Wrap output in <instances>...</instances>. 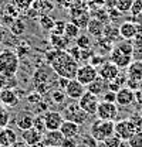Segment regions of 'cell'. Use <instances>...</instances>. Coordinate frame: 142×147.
<instances>
[{
    "label": "cell",
    "instance_id": "cell-1",
    "mask_svg": "<svg viewBox=\"0 0 142 147\" xmlns=\"http://www.w3.org/2000/svg\"><path fill=\"white\" fill-rule=\"evenodd\" d=\"M46 62L51 67L57 76L67 79H75L77 71L80 68L78 62L68 54V51H57L54 48L46 53Z\"/></svg>",
    "mask_w": 142,
    "mask_h": 147
},
{
    "label": "cell",
    "instance_id": "cell-2",
    "mask_svg": "<svg viewBox=\"0 0 142 147\" xmlns=\"http://www.w3.org/2000/svg\"><path fill=\"white\" fill-rule=\"evenodd\" d=\"M55 75L57 74L51 69V67H40L37 68L33 74V86H34V91H37L38 93H41L43 96L53 92L54 89H57V81H58V76L55 79Z\"/></svg>",
    "mask_w": 142,
    "mask_h": 147
},
{
    "label": "cell",
    "instance_id": "cell-3",
    "mask_svg": "<svg viewBox=\"0 0 142 147\" xmlns=\"http://www.w3.org/2000/svg\"><path fill=\"white\" fill-rule=\"evenodd\" d=\"M20 68L18 55L12 50L0 51V76L12 78L17 74Z\"/></svg>",
    "mask_w": 142,
    "mask_h": 147
},
{
    "label": "cell",
    "instance_id": "cell-4",
    "mask_svg": "<svg viewBox=\"0 0 142 147\" xmlns=\"http://www.w3.org/2000/svg\"><path fill=\"white\" fill-rule=\"evenodd\" d=\"M89 134L97 142H105L108 137L115 134V122L97 119L89 126Z\"/></svg>",
    "mask_w": 142,
    "mask_h": 147
},
{
    "label": "cell",
    "instance_id": "cell-5",
    "mask_svg": "<svg viewBox=\"0 0 142 147\" xmlns=\"http://www.w3.org/2000/svg\"><path fill=\"white\" fill-rule=\"evenodd\" d=\"M61 115H63L64 120H71V122L77 123L78 126L85 125L89 119V115L85 112V110L81 109L80 105H78L77 102H70V103H67L66 108H64V110L61 112Z\"/></svg>",
    "mask_w": 142,
    "mask_h": 147
},
{
    "label": "cell",
    "instance_id": "cell-6",
    "mask_svg": "<svg viewBox=\"0 0 142 147\" xmlns=\"http://www.w3.org/2000/svg\"><path fill=\"white\" fill-rule=\"evenodd\" d=\"M137 130H138V126L131 119H124V120H119L115 123V134L122 142H128Z\"/></svg>",
    "mask_w": 142,
    "mask_h": 147
},
{
    "label": "cell",
    "instance_id": "cell-7",
    "mask_svg": "<svg viewBox=\"0 0 142 147\" xmlns=\"http://www.w3.org/2000/svg\"><path fill=\"white\" fill-rule=\"evenodd\" d=\"M97 117L101 120H115L118 116V105L112 103V102H104L101 100L98 103V109H97Z\"/></svg>",
    "mask_w": 142,
    "mask_h": 147
},
{
    "label": "cell",
    "instance_id": "cell-8",
    "mask_svg": "<svg viewBox=\"0 0 142 147\" xmlns=\"http://www.w3.org/2000/svg\"><path fill=\"white\" fill-rule=\"evenodd\" d=\"M98 78V69L95 67H92L91 64H84V65H80L78 71H77V76L75 79L78 82H81L84 86L89 85L92 81H95Z\"/></svg>",
    "mask_w": 142,
    "mask_h": 147
},
{
    "label": "cell",
    "instance_id": "cell-9",
    "mask_svg": "<svg viewBox=\"0 0 142 147\" xmlns=\"http://www.w3.org/2000/svg\"><path fill=\"white\" fill-rule=\"evenodd\" d=\"M98 103H100V99H98V96L92 95V93H91V92H88V91L85 92V93H84V95L80 98V100H78V105H80V108H81L83 110H85L89 116L97 113V109H98Z\"/></svg>",
    "mask_w": 142,
    "mask_h": 147
},
{
    "label": "cell",
    "instance_id": "cell-10",
    "mask_svg": "<svg viewBox=\"0 0 142 147\" xmlns=\"http://www.w3.org/2000/svg\"><path fill=\"white\" fill-rule=\"evenodd\" d=\"M108 58H109V61L114 62L119 69H121V68H128V65L132 62V55H128V54H125V53H122L117 45H114V48H112V51L109 53Z\"/></svg>",
    "mask_w": 142,
    "mask_h": 147
},
{
    "label": "cell",
    "instance_id": "cell-11",
    "mask_svg": "<svg viewBox=\"0 0 142 147\" xmlns=\"http://www.w3.org/2000/svg\"><path fill=\"white\" fill-rule=\"evenodd\" d=\"M64 142V136L60 130H47L43 134V140L41 144L38 147H46V146H54V147H61Z\"/></svg>",
    "mask_w": 142,
    "mask_h": 147
},
{
    "label": "cell",
    "instance_id": "cell-12",
    "mask_svg": "<svg viewBox=\"0 0 142 147\" xmlns=\"http://www.w3.org/2000/svg\"><path fill=\"white\" fill-rule=\"evenodd\" d=\"M44 122H46V127L47 130H60L64 117L61 115V112L58 110H47L44 115Z\"/></svg>",
    "mask_w": 142,
    "mask_h": 147
},
{
    "label": "cell",
    "instance_id": "cell-13",
    "mask_svg": "<svg viewBox=\"0 0 142 147\" xmlns=\"http://www.w3.org/2000/svg\"><path fill=\"white\" fill-rule=\"evenodd\" d=\"M20 102V96L13 88H1L0 89V103L3 106L16 108Z\"/></svg>",
    "mask_w": 142,
    "mask_h": 147
},
{
    "label": "cell",
    "instance_id": "cell-14",
    "mask_svg": "<svg viewBox=\"0 0 142 147\" xmlns=\"http://www.w3.org/2000/svg\"><path fill=\"white\" fill-rule=\"evenodd\" d=\"M121 74V69L111 61H105L100 68H98V76H101L102 79H105L106 82L114 81L118 75Z\"/></svg>",
    "mask_w": 142,
    "mask_h": 147
},
{
    "label": "cell",
    "instance_id": "cell-15",
    "mask_svg": "<svg viewBox=\"0 0 142 147\" xmlns=\"http://www.w3.org/2000/svg\"><path fill=\"white\" fill-rule=\"evenodd\" d=\"M85 92H87V88L81 82H78L77 79H70V82L66 88V95L71 100H80V98Z\"/></svg>",
    "mask_w": 142,
    "mask_h": 147
},
{
    "label": "cell",
    "instance_id": "cell-16",
    "mask_svg": "<svg viewBox=\"0 0 142 147\" xmlns=\"http://www.w3.org/2000/svg\"><path fill=\"white\" fill-rule=\"evenodd\" d=\"M21 140L29 147L40 146L41 144V140H43V134L40 131H37L34 127L27 129V130H23L21 131Z\"/></svg>",
    "mask_w": 142,
    "mask_h": 147
},
{
    "label": "cell",
    "instance_id": "cell-17",
    "mask_svg": "<svg viewBox=\"0 0 142 147\" xmlns=\"http://www.w3.org/2000/svg\"><path fill=\"white\" fill-rule=\"evenodd\" d=\"M87 34L89 37H92V38H101V37L104 36V30H105V23H102L101 20H98V18H94L91 17L88 21V24H87Z\"/></svg>",
    "mask_w": 142,
    "mask_h": 147
},
{
    "label": "cell",
    "instance_id": "cell-18",
    "mask_svg": "<svg viewBox=\"0 0 142 147\" xmlns=\"http://www.w3.org/2000/svg\"><path fill=\"white\" fill-rule=\"evenodd\" d=\"M132 103H135V91L129 89L128 86H124L117 92V105L118 106H131Z\"/></svg>",
    "mask_w": 142,
    "mask_h": 147
},
{
    "label": "cell",
    "instance_id": "cell-19",
    "mask_svg": "<svg viewBox=\"0 0 142 147\" xmlns=\"http://www.w3.org/2000/svg\"><path fill=\"white\" fill-rule=\"evenodd\" d=\"M71 41L72 40H70L64 34H50V44L57 51H67L70 48Z\"/></svg>",
    "mask_w": 142,
    "mask_h": 147
},
{
    "label": "cell",
    "instance_id": "cell-20",
    "mask_svg": "<svg viewBox=\"0 0 142 147\" xmlns=\"http://www.w3.org/2000/svg\"><path fill=\"white\" fill-rule=\"evenodd\" d=\"M85 88H87V91L91 92V93L95 95V96H102V95L108 91V82H106L105 79H102L101 76H98L95 81H92Z\"/></svg>",
    "mask_w": 142,
    "mask_h": 147
},
{
    "label": "cell",
    "instance_id": "cell-21",
    "mask_svg": "<svg viewBox=\"0 0 142 147\" xmlns=\"http://www.w3.org/2000/svg\"><path fill=\"white\" fill-rule=\"evenodd\" d=\"M60 131L63 133V136L66 139H78V134H80V126L71 120H64Z\"/></svg>",
    "mask_w": 142,
    "mask_h": 147
},
{
    "label": "cell",
    "instance_id": "cell-22",
    "mask_svg": "<svg viewBox=\"0 0 142 147\" xmlns=\"http://www.w3.org/2000/svg\"><path fill=\"white\" fill-rule=\"evenodd\" d=\"M118 30H119V36L122 40H134L137 36V23L126 20L124 23H121Z\"/></svg>",
    "mask_w": 142,
    "mask_h": 147
},
{
    "label": "cell",
    "instance_id": "cell-23",
    "mask_svg": "<svg viewBox=\"0 0 142 147\" xmlns=\"http://www.w3.org/2000/svg\"><path fill=\"white\" fill-rule=\"evenodd\" d=\"M126 76L129 79L142 82V61L141 59H135V61H132L128 65V68H126Z\"/></svg>",
    "mask_w": 142,
    "mask_h": 147
},
{
    "label": "cell",
    "instance_id": "cell-24",
    "mask_svg": "<svg viewBox=\"0 0 142 147\" xmlns=\"http://www.w3.org/2000/svg\"><path fill=\"white\" fill-rule=\"evenodd\" d=\"M33 120H34V116H33L31 112H21L16 117V126L21 131L27 130V129H31L33 127Z\"/></svg>",
    "mask_w": 142,
    "mask_h": 147
},
{
    "label": "cell",
    "instance_id": "cell-25",
    "mask_svg": "<svg viewBox=\"0 0 142 147\" xmlns=\"http://www.w3.org/2000/svg\"><path fill=\"white\" fill-rule=\"evenodd\" d=\"M17 142V134L13 129L10 127H3L0 131V146L10 147L13 143Z\"/></svg>",
    "mask_w": 142,
    "mask_h": 147
},
{
    "label": "cell",
    "instance_id": "cell-26",
    "mask_svg": "<svg viewBox=\"0 0 142 147\" xmlns=\"http://www.w3.org/2000/svg\"><path fill=\"white\" fill-rule=\"evenodd\" d=\"M9 28H10V33H12L13 36H16V37H21L24 33H26V30H27L24 20H21L20 17L16 18V20L12 23V26H10Z\"/></svg>",
    "mask_w": 142,
    "mask_h": 147
},
{
    "label": "cell",
    "instance_id": "cell-27",
    "mask_svg": "<svg viewBox=\"0 0 142 147\" xmlns=\"http://www.w3.org/2000/svg\"><path fill=\"white\" fill-rule=\"evenodd\" d=\"M104 38H106L108 41H111L112 44H115L121 36H119V30H118V27H115V26H109V24H105V30H104Z\"/></svg>",
    "mask_w": 142,
    "mask_h": 147
},
{
    "label": "cell",
    "instance_id": "cell-28",
    "mask_svg": "<svg viewBox=\"0 0 142 147\" xmlns=\"http://www.w3.org/2000/svg\"><path fill=\"white\" fill-rule=\"evenodd\" d=\"M75 45L80 50H91L92 48V40L88 34H80L75 38Z\"/></svg>",
    "mask_w": 142,
    "mask_h": 147
},
{
    "label": "cell",
    "instance_id": "cell-29",
    "mask_svg": "<svg viewBox=\"0 0 142 147\" xmlns=\"http://www.w3.org/2000/svg\"><path fill=\"white\" fill-rule=\"evenodd\" d=\"M38 23H40V27H41V30H44V31H50L51 33V30H53L54 27V18L50 17L48 14H43V16H40L38 18Z\"/></svg>",
    "mask_w": 142,
    "mask_h": 147
},
{
    "label": "cell",
    "instance_id": "cell-30",
    "mask_svg": "<svg viewBox=\"0 0 142 147\" xmlns=\"http://www.w3.org/2000/svg\"><path fill=\"white\" fill-rule=\"evenodd\" d=\"M112 1H114V7L118 11H121L122 14L129 13V10L132 7V3H134V0H112Z\"/></svg>",
    "mask_w": 142,
    "mask_h": 147
},
{
    "label": "cell",
    "instance_id": "cell-31",
    "mask_svg": "<svg viewBox=\"0 0 142 147\" xmlns=\"http://www.w3.org/2000/svg\"><path fill=\"white\" fill-rule=\"evenodd\" d=\"M64 36L68 37L70 40H75L77 37L80 36V27H77L74 23L67 21L66 24V30H64Z\"/></svg>",
    "mask_w": 142,
    "mask_h": 147
},
{
    "label": "cell",
    "instance_id": "cell-32",
    "mask_svg": "<svg viewBox=\"0 0 142 147\" xmlns=\"http://www.w3.org/2000/svg\"><path fill=\"white\" fill-rule=\"evenodd\" d=\"M33 127L40 131L41 134H44L47 131V127H46V122H44V116L43 115H34V120H33Z\"/></svg>",
    "mask_w": 142,
    "mask_h": 147
},
{
    "label": "cell",
    "instance_id": "cell-33",
    "mask_svg": "<svg viewBox=\"0 0 142 147\" xmlns=\"http://www.w3.org/2000/svg\"><path fill=\"white\" fill-rule=\"evenodd\" d=\"M3 14H4V16H9V17H12V18H18L20 17V10L16 7L14 3H9V4L4 6Z\"/></svg>",
    "mask_w": 142,
    "mask_h": 147
},
{
    "label": "cell",
    "instance_id": "cell-34",
    "mask_svg": "<svg viewBox=\"0 0 142 147\" xmlns=\"http://www.w3.org/2000/svg\"><path fill=\"white\" fill-rule=\"evenodd\" d=\"M126 143L129 147H142V130H137Z\"/></svg>",
    "mask_w": 142,
    "mask_h": 147
},
{
    "label": "cell",
    "instance_id": "cell-35",
    "mask_svg": "<svg viewBox=\"0 0 142 147\" xmlns=\"http://www.w3.org/2000/svg\"><path fill=\"white\" fill-rule=\"evenodd\" d=\"M117 47L128 55H134V44L131 42V40H124L121 42H117Z\"/></svg>",
    "mask_w": 142,
    "mask_h": 147
},
{
    "label": "cell",
    "instance_id": "cell-36",
    "mask_svg": "<svg viewBox=\"0 0 142 147\" xmlns=\"http://www.w3.org/2000/svg\"><path fill=\"white\" fill-rule=\"evenodd\" d=\"M66 98H67V95H66V91H63V89H54L51 92V99H53L54 103H57V105H61L63 102H66Z\"/></svg>",
    "mask_w": 142,
    "mask_h": 147
},
{
    "label": "cell",
    "instance_id": "cell-37",
    "mask_svg": "<svg viewBox=\"0 0 142 147\" xmlns=\"http://www.w3.org/2000/svg\"><path fill=\"white\" fill-rule=\"evenodd\" d=\"M13 3L16 4V7L20 10V13H24V11H27L29 9L33 7L34 0H13Z\"/></svg>",
    "mask_w": 142,
    "mask_h": 147
},
{
    "label": "cell",
    "instance_id": "cell-38",
    "mask_svg": "<svg viewBox=\"0 0 142 147\" xmlns=\"http://www.w3.org/2000/svg\"><path fill=\"white\" fill-rule=\"evenodd\" d=\"M95 11H97V13H92V14H91L94 18H98V20H101V21H102V23H105V24L109 21L108 10H105V9H102V7H101V9H97Z\"/></svg>",
    "mask_w": 142,
    "mask_h": 147
},
{
    "label": "cell",
    "instance_id": "cell-39",
    "mask_svg": "<svg viewBox=\"0 0 142 147\" xmlns=\"http://www.w3.org/2000/svg\"><path fill=\"white\" fill-rule=\"evenodd\" d=\"M78 142L83 143V144H85V146H88V147H97L98 146V142H97L91 134H83V136L80 137Z\"/></svg>",
    "mask_w": 142,
    "mask_h": 147
},
{
    "label": "cell",
    "instance_id": "cell-40",
    "mask_svg": "<svg viewBox=\"0 0 142 147\" xmlns=\"http://www.w3.org/2000/svg\"><path fill=\"white\" fill-rule=\"evenodd\" d=\"M10 122V113L9 110H6L4 108H0V127H7Z\"/></svg>",
    "mask_w": 142,
    "mask_h": 147
},
{
    "label": "cell",
    "instance_id": "cell-41",
    "mask_svg": "<svg viewBox=\"0 0 142 147\" xmlns=\"http://www.w3.org/2000/svg\"><path fill=\"white\" fill-rule=\"evenodd\" d=\"M26 100H27L30 105H37L38 102H41V100H43V95H41V93H38L37 91H33L31 93H29V95H27Z\"/></svg>",
    "mask_w": 142,
    "mask_h": 147
},
{
    "label": "cell",
    "instance_id": "cell-42",
    "mask_svg": "<svg viewBox=\"0 0 142 147\" xmlns=\"http://www.w3.org/2000/svg\"><path fill=\"white\" fill-rule=\"evenodd\" d=\"M106 147H121L122 144V140L117 136V134H114V136H111V137H108L105 142H102Z\"/></svg>",
    "mask_w": 142,
    "mask_h": 147
},
{
    "label": "cell",
    "instance_id": "cell-43",
    "mask_svg": "<svg viewBox=\"0 0 142 147\" xmlns=\"http://www.w3.org/2000/svg\"><path fill=\"white\" fill-rule=\"evenodd\" d=\"M66 24H67V21H64V20H57V21L54 23V27H53V30H51V34H64Z\"/></svg>",
    "mask_w": 142,
    "mask_h": 147
},
{
    "label": "cell",
    "instance_id": "cell-44",
    "mask_svg": "<svg viewBox=\"0 0 142 147\" xmlns=\"http://www.w3.org/2000/svg\"><path fill=\"white\" fill-rule=\"evenodd\" d=\"M129 13H131L134 17H138L139 14H142V0H134Z\"/></svg>",
    "mask_w": 142,
    "mask_h": 147
},
{
    "label": "cell",
    "instance_id": "cell-45",
    "mask_svg": "<svg viewBox=\"0 0 142 147\" xmlns=\"http://www.w3.org/2000/svg\"><path fill=\"white\" fill-rule=\"evenodd\" d=\"M104 62H105V58H104V55H100V54H97V53H95V54H94V57L89 59L88 64H91L92 67H95V68L98 69V68H100V67H101Z\"/></svg>",
    "mask_w": 142,
    "mask_h": 147
},
{
    "label": "cell",
    "instance_id": "cell-46",
    "mask_svg": "<svg viewBox=\"0 0 142 147\" xmlns=\"http://www.w3.org/2000/svg\"><path fill=\"white\" fill-rule=\"evenodd\" d=\"M67 51H68V54H70L71 57H72V58H74V59L77 61V62H81V50H80V48H78L77 45H74V47H70V48H68Z\"/></svg>",
    "mask_w": 142,
    "mask_h": 147
},
{
    "label": "cell",
    "instance_id": "cell-47",
    "mask_svg": "<svg viewBox=\"0 0 142 147\" xmlns=\"http://www.w3.org/2000/svg\"><path fill=\"white\" fill-rule=\"evenodd\" d=\"M36 108H34V112H36V115H44L47 110H50L48 109V105L44 102V100H41V102H38L37 105H34Z\"/></svg>",
    "mask_w": 142,
    "mask_h": 147
},
{
    "label": "cell",
    "instance_id": "cell-48",
    "mask_svg": "<svg viewBox=\"0 0 142 147\" xmlns=\"http://www.w3.org/2000/svg\"><path fill=\"white\" fill-rule=\"evenodd\" d=\"M104 102H112V103H117V92H112V91H108L101 96Z\"/></svg>",
    "mask_w": 142,
    "mask_h": 147
},
{
    "label": "cell",
    "instance_id": "cell-49",
    "mask_svg": "<svg viewBox=\"0 0 142 147\" xmlns=\"http://www.w3.org/2000/svg\"><path fill=\"white\" fill-rule=\"evenodd\" d=\"M105 1L106 0H87V6L92 7V9H101L105 6Z\"/></svg>",
    "mask_w": 142,
    "mask_h": 147
},
{
    "label": "cell",
    "instance_id": "cell-50",
    "mask_svg": "<svg viewBox=\"0 0 142 147\" xmlns=\"http://www.w3.org/2000/svg\"><path fill=\"white\" fill-rule=\"evenodd\" d=\"M68 82H70V79L58 76V81H57V88H58V89H63V91H66V88H67Z\"/></svg>",
    "mask_w": 142,
    "mask_h": 147
},
{
    "label": "cell",
    "instance_id": "cell-51",
    "mask_svg": "<svg viewBox=\"0 0 142 147\" xmlns=\"http://www.w3.org/2000/svg\"><path fill=\"white\" fill-rule=\"evenodd\" d=\"M139 84L141 82H138V81H134V79H126V85L125 86H128L129 89H132V91H138L139 89Z\"/></svg>",
    "mask_w": 142,
    "mask_h": 147
},
{
    "label": "cell",
    "instance_id": "cell-52",
    "mask_svg": "<svg viewBox=\"0 0 142 147\" xmlns=\"http://www.w3.org/2000/svg\"><path fill=\"white\" fill-rule=\"evenodd\" d=\"M77 146H78V140L77 139H66L64 137V142H63L61 147H77Z\"/></svg>",
    "mask_w": 142,
    "mask_h": 147
},
{
    "label": "cell",
    "instance_id": "cell-53",
    "mask_svg": "<svg viewBox=\"0 0 142 147\" xmlns=\"http://www.w3.org/2000/svg\"><path fill=\"white\" fill-rule=\"evenodd\" d=\"M135 102L142 105V88H139L138 91H135Z\"/></svg>",
    "mask_w": 142,
    "mask_h": 147
},
{
    "label": "cell",
    "instance_id": "cell-54",
    "mask_svg": "<svg viewBox=\"0 0 142 147\" xmlns=\"http://www.w3.org/2000/svg\"><path fill=\"white\" fill-rule=\"evenodd\" d=\"M61 6H66V7H71L72 4H74V1L75 0H57Z\"/></svg>",
    "mask_w": 142,
    "mask_h": 147
},
{
    "label": "cell",
    "instance_id": "cell-55",
    "mask_svg": "<svg viewBox=\"0 0 142 147\" xmlns=\"http://www.w3.org/2000/svg\"><path fill=\"white\" fill-rule=\"evenodd\" d=\"M10 147H29V146H27V144H26L23 140H17L16 143H13Z\"/></svg>",
    "mask_w": 142,
    "mask_h": 147
},
{
    "label": "cell",
    "instance_id": "cell-56",
    "mask_svg": "<svg viewBox=\"0 0 142 147\" xmlns=\"http://www.w3.org/2000/svg\"><path fill=\"white\" fill-rule=\"evenodd\" d=\"M4 34H6V30L3 28V26L0 24V44L4 41Z\"/></svg>",
    "mask_w": 142,
    "mask_h": 147
},
{
    "label": "cell",
    "instance_id": "cell-57",
    "mask_svg": "<svg viewBox=\"0 0 142 147\" xmlns=\"http://www.w3.org/2000/svg\"><path fill=\"white\" fill-rule=\"evenodd\" d=\"M137 23H142V14H139V16L137 17Z\"/></svg>",
    "mask_w": 142,
    "mask_h": 147
},
{
    "label": "cell",
    "instance_id": "cell-58",
    "mask_svg": "<svg viewBox=\"0 0 142 147\" xmlns=\"http://www.w3.org/2000/svg\"><path fill=\"white\" fill-rule=\"evenodd\" d=\"M77 147H88V146H85V144H83V143H80V142H78V146Z\"/></svg>",
    "mask_w": 142,
    "mask_h": 147
},
{
    "label": "cell",
    "instance_id": "cell-59",
    "mask_svg": "<svg viewBox=\"0 0 142 147\" xmlns=\"http://www.w3.org/2000/svg\"><path fill=\"white\" fill-rule=\"evenodd\" d=\"M139 130H142V119H141V123H139Z\"/></svg>",
    "mask_w": 142,
    "mask_h": 147
},
{
    "label": "cell",
    "instance_id": "cell-60",
    "mask_svg": "<svg viewBox=\"0 0 142 147\" xmlns=\"http://www.w3.org/2000/svg\"><path fill=\"white\" fill-rule=\"evenodd\" d=\"M3 3H4V0H0V7L3 6Z\"/></svg>",
    "mask_w": 142,
    "mask_h": 147
},
{
    "label": "cell",
    "instance_id": "cell-61",
    "mask_svg": "<svg viewBox=\"0 0 142 147\" xmlns=\"http://www.w3.org/2000/svg\"><path fill=\"white\" fill-rule=\"evenodd\" d=\"M46 147H54V146H46Z\"/></svg>",
    "mask_w": 142,
    "mask_h": 147
},
{
    "label": "cell",
    "instance_id": "cell-62",
    "mask_svg": "<svg viewBox=\"0 0 142 147\" xmlns=\"http://www.w3.org/2000/svg\"><path fill=\"white\" fill-rule=\"evenodd\" d=\"M34 147H38V146H34Z\"/></svg>",
    "mask_w": 142,
    "mask_h": 147
}]
</instances>
